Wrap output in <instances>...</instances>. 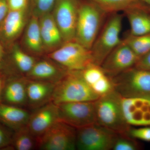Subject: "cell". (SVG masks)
<instances>
[{
  "label": "cell",
  "mask_w": 150,
  "mask_h": 150,
  "mask_svg": "<svg viewBox=\"0 0 150 150\" xmlns=\"http://www.w3.org/2000/svg\"><path fill=\"white\" fill-rule=\"evenodd\" d=\"M108 14L91 1L81 0L75 41L91 49Z\"/></svg>",
  "instance_id": "1"
},
{
  "label": "cell",
  "mask_w": 150,
  "mask_h": 150,
  "mask_svg": "<svg viewBox=\"0 0 150 150\" xmlns=\"http://www.w3.org/2000/svg\"><path fill=\"white\" fill-rule=\"evenodd\" d=\"M122 97L115 90L94 101L96 123L118 134H128L131 126L122 110Z\"/></svg>",
  "instance_id": "2"
},
{
  "label": "cell",
  "mask_w": 150,
  "mask_h": 150,
  "mask_svg": "<svg viewBox=\"0 0 150 150\" xmlns=\"http://www.w3.org/2000/svg\"><path fill=\"white\" fill-rule=\"evenodd\" d=\"M99 97L84 80L81 71H69L56 84L51 102L57 105L65 103L94 101Z\"/></svg>",
  "instance_id": "3"
},
{
  "label": "cell",
  "mask_w": 150,
  "mask_h": 150,
  "mask_svg": "<svg viewBox=\"0 0 150 150\" xmlns=\"http://www.w3.org/2000/svg\"><path fill=\"white\" fill-rule=\"evenodd\" d=\"M123 16L119 13L109 14L91 51L94 64L100 66L110 52L122 42L121 33Z\"/></svg>",
  "instance_id": "4"
},
{
  "label": "cell",
  "mask_w": 150,
  "mask_h": 150,
  "mask_svg": "<svg viewBox=\"0 0 150 150\" xmlns=\"http://www.w3.org/2000/svg\"><path fill=\"white\" fill-rule=\"evenodd\" d=\"M114 90L122 97L150 99V71L134 67L111 78Z\"/></svg>",
  "instance_id": "5"
},
{
  "label": "cell",
  "mask_w": 150,
  "mask_h": 150,
  "mask_svg": "<svg viewBox=\"0 0 150 150\" xmlns=\"http://www.w3.org/2000/svg\"><path fill=\"white\" fill-rule=\"evenodd\" d=\"M51 59L69 71H81L94 64L90 49L76 41L65 42L54 51L49 53Z\"/></svg>",
  "instance_id": "6"
},
{
  "label": "cell",
  "mask_w": 150,
  "mask_h": 150,
  "mask_svg": "<svg viewBox=\"0 0 150 150\" xmlns=\"http://www.w3.org/2000/svg\"><path fill=\"white\" fill-rule=\"evenodd\" d=\"M117 134L96 123L79 128L76 129V149L112 150Z\"/></svg>",
  "instance_id": "7"
},
{
  "label": "cell",
  "mask_w": 150,
  "mask_h": 150,
  "mask_svg": "<svg viewBox=\"0 0 150 150\" xmlns=\"http://www.w3.org/2000/svg\"><path fill=\"white\" fill-rule=\"evenodd\" d=\"M76 129L61 121L54 124L37 140V149L43 150L76 149Z\"/></svg>",
  "instance_id": "8"
},
{
  "label": "cell",
  "mask_w": 150,
  "mask_h": 150,
  "mask_svg": "<svg viewBox=\"0 0 150 150\" xmlns=\"http://www.w3.org/2000/svg\"><path fill=\"white\" fill-rule=\"evenodd\" d=\"M81 0H56L51 12L64 43L75 40Z\"/></svg>",
  "instance_id": "9"
},
{
  "label": "cell",
  "mask_w": 150,
  "mask_h": 150,
  "mask_svg": "<svg viewBox=\"0 0 150 150\" xmlns=\"http://www.w3.org/2000/svg\"><path fill=\"white\" fill-rule=\"evenodd\" d=\"M94 101L65 103L57 104L59 121L76 129L95 123Z\"/></svg>",
  "instance_id": "10"
},
{
  "label": "cell",
  "mask_w": 150,
  "mask_h": 150,
  "mask_svg": "<svg viewBox=\"0 0 150 150\" xmlns=\"http://www.w3.org/2000/svg\"><path fill=\"white\" fill-rule=\"evenodd\" d=\"M139 59L123 40L107 56L100 67L108 76L112 78L135 67Z\"/></svg>",
  "instance_id": "11"
},
{
  "label": "cell",
  "mask_w": 150,
  "mask_h": 150,
  "mask_svg": "<svg viewBox=\"0 0 150 150\" xmlns=\"http://www.w3.org/2000/svg\"><path fill=\"white\" fill-rule=\"evenodd\" d=\"M31 14L28 7L18 11H9L0 23V41L6 49L16 43L23 31Z\"/></svg>",
  "instance_id": "12"
},
{
  "label": "cell",
  "mask_w": 150,
  "mask_h": 150,
  "mask_svg": "<svg viewBox=\"0 0 150 150\" xmlns=\"http://www.w3.org/2000/svg\"><path fill=\"white\" fill-rule=\"evenodd\" d=\"M122 110L130 126H150V99L122 97Z\"/></svg>",
  "instance_id": "13"
},
{
  "label": "cell",
  "mask_w": 150,
  "mask_h": 150,
  "mask_svg": "<svg viewBox=\"0 0 150 150\" xmlns=\"http://www.w3.org/2000/svg\"><path fill=\"white\" fill-rule=\"evenodd\" d=\"M58 121V106L53 103L49 102L39 107L30 114L27 126L38 140Z\"/></svg>",
  "instance_id": "14"
},
{
  "label": "cell",
  "mask_w": 150,
  "mask_h": 150,
  "mask_svg": "<svg viewBox=\"0 0 150 150\" xmlns=\"http://www.w3.org/2000/svg\"><path fill=\"white\" fill-rule=\"evenodd\" d=\"M69 71L49 59L36 62L32 69L25 75L31 80L56 84L67 74Z\"/></svg>",
  "instance_id": "15"
},
{
  "label": "cell",
  "mask_w": 150,
  "mask_h": 150,
  "mask_svg": "<svg viewBox=\"0 0 150 150\" xmlns=\"http://www.w3.org/2000/svg\"><path fill=\"white\" fill-rule=\"evenodd\" d=\"M27 78L8 76L6 80L5 79L2 99L6 104L19 107L27 104Z\"/></svg>",
  "instance_id": "16"
},
{
  "label": "cell",
  "mask_w": 150,
  "mask_h": 150,
  "mask_svg": "<svg viewBox=\"0 0 150 150\" xmlns=\"http://www.w3.org/2000/svg\"><path fill=\"white\" fill-rule=\"evenodd\" d=\"M38 18L44 51L51 53L64 43L61 32L51 13Z\"/></svg>",
  "instance_id": "17"
},
{
  "label": "cell",
  "mask_w": 150,
  "mask_h": 150,
  "mask_svg": "<svg viewBox=\"0 0 150 150\" xmlns=\"http://www.w3.org/2000/svg\"><path fill=\"white\" fill-rule=\"evenodd\" d=\"M130 24V35L133 36L150 33V9L141 3L124 11Z\"/></svg>",
  "instance_id": "18"
},
{
  "label": "cell",
  "mask_w": 150,
  "mask_h": 150,
  "mask_svg": "<svg viewBox=\"0 0 150 150\" xmlns=\"http://www.w3.org/2000/svg\"><path fill=\"white\" fill-rule=\"evenodd\" d=\"M5 65L3 75L10 67L26 75L32 69L37 61L33 56L23 51L16 42L6 49Z\"/></svg>",
  "instance_id": "19"
},
{
  "label": "cell",
  "mask_w": 150,
  "mask_h": 150,
  "mask_svg": "<svg viewBox=\"0 0 150 150\" xmlns=\"http://www.w3.org/2000/svg\"><path fill=\"white\" fill-rule=\"evenodd\" d=\"M56 84L28 79L26 88L27 104L31 107L39 108L51 102Z\"/></svg>",
  "instance_id": "20"
},
{
  "label": "cell",
  "mask_w": 150,
  "mask_h": 150,
  "mask_svg": "<svg viewBox=\"0 0 150 150\" xmlns=\"http://www.w3.org/2000/svg\"><path fill=\"white\" fill-rule=\"evenodd\" d=\"M23 43L30 54L40 56L45 52L40 34L39 18L31 15L25 26Z\"/></svg>",
  "instance_id": "21"
},
{
  "label": "cell",
  "mask_w": 150,
  "mask_h": 150,
  "mask_svg": "<svg viewBox=\"0 0 150 150\" xmlns=\"http://www.w3.org/2000/svg\"><path fill=\"white\" fill-rule=\"evenodd\" d=\"M30 114L19 106L0 103V122L15 131L27 125Z\"/></svg>",
  "instance_id": "22"
},
{
  "label": "cell",
  "mask_w": 150,
  "mask_h": 150,
  "mask_svg": "<svg viewBox=\"0 0 150 150\" xmlns=\"http://www.w3.org/2000/svg\"><path fill=\"white\" fill-rule=\"evenodd\" d=\"M12 144L17 150H30L37 148V139L27 125L15 131Z\"/></svg>",
  "instance_id": "23"
},
{
  "label": "cell",
  "mask_w": 150,
  "mask_h": 150,
  "mask_svg": "<svg viewBox=\"0 0 150 150\" xmlns=\"http://www.w3.org/2000/svg\"><path fill=\"white\" fill-rule=\"evenodd\" d=\"M108 14L119 13L138 4L140 0H90Z\"/></svg>",
  "instance_id": "24"
},
{
  "label": "cell",
  "mask_w": 150,
  "mask_h": 150,
  "mask_svg": "<svg viewBox=\"0 0 150 150\" xmlns=\"http://www.w3.org/2000/svg\"><path fill=\"white\" fill-rule=\"evenodd\" d=\"M123 40L140 58L150 51V33L139 36L129 34Z\"/></svg>",
  "instance_id": "25"
},
{
  "label": "cell",
  "mask_w": 150,
  "mask_h": 150,
  "mask_svg": "<svg viewBox=\"0 0 150 150\" xmlns=\"http://www.w3.org/2000/svg\"><path fill=\"white\" fill-rule=\"evenodd\" d=\"M143 149L141 143L128 134H117L112 150H139Z\"/></svg>",
  "instance_id": "26"
},
{
  "label": "cell",
  "mask_w": 150,
  "mask_h": 150,
  "mask_svg": "<svg viewBox=\"0 0 150 150\" xmlns=\"http://www.w3.org/2000/svg\"><path fill=\"white\" fill-rule=\"evenodd\" d=\"M30 9L32 15L40 17L51 13L56 0H30Z\"/></svg>",
  "instance_id": "27"
},
{
  "label": "cell",
  "mask_w": 150,
  "mask_h": 150,
  "mask_svg": "<svg viewBox=\"0 0 150 150\" xmlns=\"http://www.w3.org/2000/svg\"><path fill=\"white\" fill-rule=\"evenodd\" d=\"M91 87L100 97L107 94L114 90L111 78L106 74L100 78Z\"/></svg>",
  "instance_id": "28"
},
{
  "label": "cell",
  "mask_w": 150,
  "mask_h": 150,
  "mask_svg": "<svg viewBox=\"0 0 150 150\" xmlns=\"http://www.w3.org/2000/svg\"><path fill=\"white\" fill-rule=\"evenodd\" d=\"M128 135L136 139L150 142V126H143L139 128L131 127Z\"/></svg>",
  "instance_id": "29"
},
{
  "label": "cell",
  "mask_w": 150,
  "mask_h": 150,
  "mask_svg": "<svg viewBox=\"0 0 150 150\" xmlns=\"http://www.w3.org/2000/svg\"><path fill=\"white\" fill-rule=\"evenodd\" d=\"M29 1L30 0H8L9 11H18L25 9L30 6Z\"/></svg>",
  "instance_id": "30"
},
{
  "label": "cell",
  "mask_w": 150,
  "mask_h": 150,
  "mask_svg": "<svg viewBox=\"0 0 150 150\" xmlns=\"http://www.w3.org/2000/svg\"><path fill=\"white\" fill-rule=\"evenodd\" d=\"M12 138L5 129L0 126V149L6 147L12 144Z\"/></svg>",
  "instance_id": "31"
},
{
  "label": "cell",
  "mask_w": 150,
  "mask_h": 150,
  "mask_svg": "<svg viewBox=\"0 0 150 150\" xmlns=\"http://www.w3.org/2000/svg\"><path fill=\"white\" fill-rule=\"evenodd\" d=\"M135 67L150 71V51L140 58Z\"/></svg>",
  "instance_id": "32"
},
{
  "label": "cell",
  "mask_w": 150,
  "mask_h": 150,
  "mask_svg": "<svg viewBox=\"0 0 150 150\" xmlns=\"http://www.w3.org/2000/svg\"><path fill=\"white\" fill-rule=\"evenodd\" d=\"M9 11L8 0H0V23Z\"/></svg>",
  "instance_id": "33"
},
{
  "label": "cell",
  "mask_w": 150,
  "mask_h": 150,
  "mask_svg": "<svg viewBox=\"0 0 150 150\" xmlns=\"http://www.w3.org/2000/svg\"><path fill=\"white\" fill-rule=\"evenodd\" d=\"M6 51L5 48L0 41V75L3 76L5 65Z\"/></svg>",
  "instance_id": "34"
},
{
  "label": "cell",
  "mask_w": 150,
  "mask_h": 150,
  "mask_svg": "<svg viewBox=\"0 0 150 150\" xmlns=\"http://www.w3.org/2000/svg\"><path fill=\"white\" fill-rule=\"evenodd\" d=\"M5 83V78L2 75H0V103L2 100V93L3 89Z\"/></svg>",
  "instance_id": "35"
},
{
  "label": "cell",
  "mask_w": 150,
  "mask_h": 150,
  "mask_svg": "<svg viewBox=\"0 0 150 150\" xmlns=\"http://www.w3.org/2000/svg\"><path fill=\"white\" fill-rule=\"evenodd\" d=\"M140 2L143 5L150 9V0H140Z\"/></svg>",
  "instance_id": "36"
}]
</instances>
